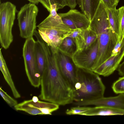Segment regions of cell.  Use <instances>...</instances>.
Segmentation results:
<instances>
[{"label": "cell", "mask_w": 124, "mask_h": 124, "mask_svg": "<svg viewBox=\"0 0 124 124\" xmlns=\"http://www.w3.org/2000/svg\"><path fill=\"white\" fill-rule=\"evenodd\" d=\"M47 58L46 67L41 78V100L64 106L74 101L73 88L62 74L58 65L57 52L47 45L44 46Z\"/></svg>", "instance_id": "obj_1"}, {"label": "cell", "mask_w": 124, "mask_h": 124, "mask_svg": "<svg viewBox=\"0 0 124 124\" xmlns=\"http://www.w3.org/2000/svg\"><path fill=\"white\" fill-rule=\"evenodd\" d=\"M88 28L96 34L98 43L97 56L91 69L93 71L111 56L118 39L110 24L107 8L102 1Z\"/></svg>", "instance_id": "obj_2"}, {"label": "cell", "mask_w": 124, "mask_h": 124, "mask_svg": "<svg viewBox=\"0 0 124 124\" xmlns=\"http://www.w3.org/2000/svg\"><path fill=\"white\" fill-rule=\"evenodd\" d=\"M73 89L74 101L78 102L103 97L105 87L98 74L77 67L76 81Z\"/></svg>", "instance_id": "obj_3"}, {"label": "cell", "mask_w": 124, "mask_h": 124, "mask_svg": "<svg viewBox=\"0 0 124 124\" xmlns=\"http://www.w3.org/2000/svg\"><path fill=\"white\" fill-rule=\"evenodd\" d=\"M16 6L7 1L0 4V42L2 47L8 48L13 40L12 29L16 18Z\"/></svg>", "instance_id": "obj_4"}, {"label": "cell", "mask_w": 124, "mask_h": 124, "mask_svg": "<svg viewBox=\"0 0 124 124\" xmlns=\"http://www.w3.org/2000/svg\"><path fill=\"white\" fill-rule=\"evenodd\" d=\"M38 30L42 39L54 50H57L63 40L74 30L65 25L61 18L51 22L46 28H39Z\"/></svg>", "instance_id": "obj_5"}, {"label": "cell", "mask_w": 124, "mask_h": 124, "mask_svg": "<svg viewBox=\"0 0 124 124\" xmlns=\"http://www.w3.org/2000/svg\"><path fill=\"white\" fill-rule=\"evenodd\" d=\"M35 43L33 37L26 39L23 48L22 54L28 79L32 86L39 88L40 85L41 76L38 69L36 58Z\"/></svg>", "instance_id": "obj_6"}, {"label": "cell", "mask_w": 124, "mask_h": 124, "mask_svg": "<svg viewBox=\"0 0 124 124\" xmlns=\"http://www.w3.org/2000/svg\"><path fill=\"white\" fill-rule=\"evenodd\" d=\"M38 11L36 4L30 3L22 6L18 12V25L20 36L22 38L27 39L34 35Z\"/></svg>", "instance_id": "obj_7"}, {"label": "cell", "mask_w": 124, "mask_h": 124, "mask_svg": "<svg viewBox=\"0 0 124 124\" xmlns=\"http://www.w3.org/2000/svg\"><path fill=\"white\" fill-rule=\"evenodd\" d=\"M57 104L39 100L34 102L32 99L24 101L14 107L17 111L24 112L32 115H51L59 108Z\"/></svg>", "instance_id": "obj_8"}, {"label": "cell", "mask_w": 124, "mask_h": 124, "mask_svg": "<svg viewBox=\"0 0 124 124\" xmlns=\"http://www.w3.org/2000/svg\"><path fill=\"white\" fill-rule=\"evenodd\" d=\"M98 50V43L97 39L87 49L75 51L71 59L77 67L91 71L97 57Z\"/></svg>", "instance_id": "obj_9"}, {"label": "cell", "mask_w": 124, "mask_h": 124, "mask_svg": "<svg viewBox=\"0 0 124 124\" xmlns=\"http://www.w3.org/2000/svg\"><path fill=\"white\" fill-rule=\"evenodd\" d=\"M58 14L63 23L72 30L85 29L89 27L90 21L83 13L75 9H71L68 12Z\"/></svg>", "instance_id": "obj_10"}, {"label": "cell", "mask_w": 124, "mask_h": 124, "mask_svg": "<svg viewBox=\"0 0 124 124\" xmlns=\"http://www.w3.org/2000/svg\"><path fill=\"white\" fill-rule=\"evenodd\" d=\"M73 103L76 106H102L124 110V93L119 94L114 97H103L91 100L74 101Z\"/></svg>", "instance_id": "obj_11"}, {"label": "cell", "mask_w": 124, "mask_h": 124, "mask_svg": "<svg viewBox=\"0 0 124 124\" xmlns=\"http://www.w3.org/2000/svg\"><path fill=\"white\" fill-rule=\"evenodd\" d=\"M57 53L58 63L61 72L73 88L76 81L77 67L71 58L57 49Z\"/></svg>", "instance_id": "obj_12"}, {"label": "cell", "mask_w": 124, "mask_h": 124, "mask_svg": "<svg viewBox=\"0 0 124 124\" xmlns=\"http://www.w3.org/2000/svg\"><path fill=\"white\" fill-rule=\"evenodd\" d=\"M122 47L118 54L111 56L93 72L105 77L111 75L117 69L124 56V36Z\"/></svg>", "instance_id": "obj_13"}, {"label": "cell", "mask_w": 124, "mask_h": 124, "mask_svg": "<svg viewBox=\"0 0 124 124\" xmlns=\"http://www.w3.org/2000/svg\"><path fill=\"white\" fill-rule=\"evenodd\" d=\"M75 39L76 46V51H81L87 49L91 46L97 37L96 34L88 28L82 30Z\"/></svg>", "instance_id": "obj_14"}, {"label": "cell", "mask_w": 124, "mask_h": 124, "mask_svg": "<svg viewBox=\"0 0 124 124\" xmlns=\"http://www.w3.org/2000/svg\"><path fill=\"white\" fill-rule=\"evenodd\" d=\"M124 115V110L105 106H95L91 107L90 109L83 115L87 116Z\"/></svg>", "instance_id": "obj_15"}, {"label": "cell", "mask_w": 124, "mask_h": 124, "mask_svg": "<svg viewBox=\"0 0 124 124\" xmlns=\"http://www.w3.org/2000/svg\"><path fill=\"white\" fill-rule=\"evenodd\" d=\"M81 11L91 21L93 18L101 0H76Z\"/></svg>", "instance_id": "obj_16"}, {"label": "cell", "mask_w": 124, "mask_h": 124, "mask_svg": "<svg viewBox=\"0 0 124 124\" xmlns=\"http://www.w3.org/2000/svg\"><path fill=\"white\" fill-rule=\"evenodd\" d=\"M1 48L0 49V69L4 78L10 87L14 97L16 98L21 97V96L17 90L5 60L2 55Z\"/></svg>", "instance_id": "obj_17"}, {"label": "cell", "mask_w": 124, "mask_h": 124, "mask_svg": "<svg viewBox=\"0 0 124 124\" xmlns=\"http://www.w3.org/2000/svg\"><path fill=\"white\" fill-rule=\"evenodd\" d=\"M57 50L71 58L76 50L75 39L68 37L66 38L63 40Z\"/></svg>", "instance_id": "obj_18"}, {"label": "cell", "mask_w": 124, "mask_h": 124, "mask_svg": "<svg viewBox=\"0 0 124 124\" xmlns=\"http://www.w3.org/2000/svg\"><path fill=\"white\" fill-rule=\"evenodd\" d=\"M109 21L113 30L118 37L120 32V25L118 9L107 8Z\"/></svg>", "instance_id": "obj_19"}, {"label": "cell", "mask_w": 124, "mask_h": 124, "mask_svg": "<svg viewBox=\"0 0 124 124\" xmlns=\"http://www.w3.org/2000/svg\"><path fill=\"white\" fill-rule=\"evenodd\" d=\"M39 2L50 12L51 5L55 4L57 6L56 10L63 8L67 6L66 0H39Z\"/></svg>", "instance_id": "obj_20"}, {"label": "cell", "mask_w": 124, "mask_h": 124, "mask_svg": "<svg viewBox=\"0 0 124 124\" xmlns=\"http://www.w3.org/2000/svg\"><path fill=\"white\" fill-rule=\"evenodd\" d=\"M91 108L87 106H77L68 109L66 110L65 113L68 115H83L84 113L90 109Z\"/></svg>", "instance_id": "obj_21"}, {"label": "cell", "mask_w": 124, "mask_h": 124, "mask_svg": "<svg viewBox=\"0 0 124 124\" xmlns=\"http://www.w3.org/2000/svg\"><path fill=\"white\" fill-rule=\"evenodd\" d=\"M112 88L116 94L124 93V76L119 78L113 83Z\"/></svg>", "instance_id": "obj_22"}, {"label": "cell", "mask_w": 124, "mask_h": 124, "mask_svg": "<svg viewBox=\"0 0 124 124\" xmlns=\"http://www.w3.org/2000/svg\"><path fill=\"white\" fill-rule=\"evenodd\" d=\"M119 18L120 32L119 40H121L124 36V6L118 9Z\"/></svg>", "instance_id": "obj_23"}, {"label": "cell", "mask_w": 124, "mask_h": 124, "mask_svg": "<svg viewBox=\"0 0 124 124\" xmlns=\"http://www.w3.org/2000/svg\"><path fill=\"white\" fill-rule=\"evenodd\" d=\"M0 94L2 97L10 107H14L18 104L17 101L8 94L3 90L1 87H0Z\"/></svg>", "instance_id": "obj_24"}, {"label": "cell", "mask_w": 124, "mask_h": 124, "mask_svg": "<svg viewBox=\"0 0 124 124\" xmlns=\"http://www.w3.org/2000/svg\"><path fill=\"white\" fill-rule=\"evenodd\" d=\"M120 0H101L108 9L116 8Z\"/></svg>", "instance_id": "obj_25"}, {"label": "cell", "mask_w": 124, "mask_h": 124, "mask_svg": "<svg viewBox=\"0 0 124 124\" xmlns=\"http://www.w3.org/2000/svg\"><path fill=\"white\" fill-rule=\"evenodd\" d=\"M67 6L71 9L75 8L77 5L76 0H66Z\"/></svg>", "instance_id": "obj_26"}, {"label": "cell", "mask_w": 124, "mask_h": 124, "mask_svg": "<svg viewBox=\"0 0 124 124\" xmlns=\"http://www.w3.org/2000/svg\"><path fill=\"white\" fill-rule=\"evenodd\" d=\"M82 30L80 29L74 30L68 37L75 39L80 33Z\"/></svg>", "instance_id": "obj_27"}, {"label": "cell", "mask_w": 124, "mask_h": 124, "mask_svg": "<svg viewBox=\"0 0 124 124\" xmlns=\"http://www.w3.org/2000/svg\"><path fill=\"white\" fill-rule=\"evenodd\" d=\"M117 69L119 75L124 76V60L120 64Z\"/></svg>", "instance_id": "obj_28"}, {"label": "cell", "mask_w": 124, "mask_h": 124, "mask_svg": "<svg viewBox=\"0 0 124 124\" xmlns=\"http://www.w3.org/2000/svg\"><path fill=\"white\" fill-rule=\"evenodd\" d=\"M30 2V3L35 4H38L39 2V0H27Z\"/></svg>", "instance_id": "obj_29"}, {"label": "cell", "mask_w": 124, "mask_h": 124, "mask_svg": "<svg viewBox=\"0 0 124 124\" xmlns=\"http://www.w3.org/2000/svg\"><path fill=\"white\" fill-rule=\"evenodd\" d=\"M32 100L34 102H36L38 101L39 100L38 97L36 96H33L32 98Z\"/></svg>", "instance_id": "obj_30"}, {"label": "cell", "mask_w": 124, "mask_h": 124, "mask_svg": "<svg viewBox=\"0 0 124 124\" xmlns=\"http://www.w3.org/2000/svg\"><path fill=\"white\" fill-rule=\"evenodd\" d=\"M0 0L1 1V0Z\"/></svg>", "instance_id": "obj_31"}]
</instances>
